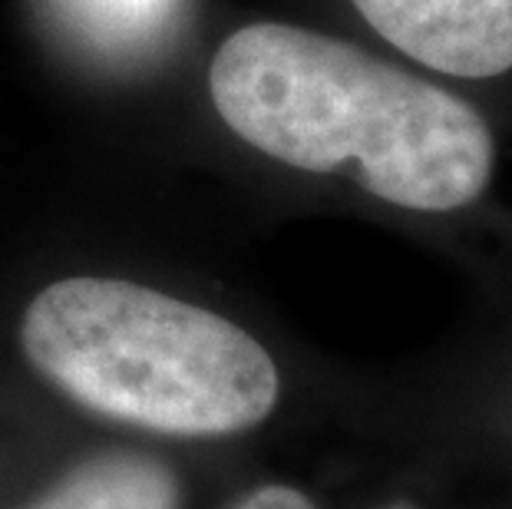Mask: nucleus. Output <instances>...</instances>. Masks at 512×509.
Segmentation results:
<instances>
[{
    "label": "nucleus",
    "instance_id": "obj_1",
    "mask_svg": "<svg viewBox=\"0 0 512 509\" xmlns=\"http://www.w3.org/2000/svg\"><path fill=\"white\" fill-rule=\"evenodd\" d=\"M209 90L225 126L258 153L304 172L351 169L400 209H463L493 176V133L470 103L328 34L235 30Z\"/></svg>",
    "mask_w": 512,
    "mask_h": 509
},
{
    "label": "nucleus",
    "instance_id": "obj_2",
    "mask_svg": "<svg viewBox=\"0 0 512 509\" xmlns=\"http://www.w3.org/2000/svg\"><path fill=\"white\" fill-rule=\"evenodd\" d=\"M30 364L70 400L169 437H228L275 410L278 367L215 311L116 278H63L20 324Z\"/></svg>",
    "mask_w": 512,
    "mask_h": 509
},
{
    "label": "nucleus",
    "instance_id": "obj_3",
    "mask_svg": "<svg viewBox=\"0 0 512 509\" xmlns=\"http://www.w3.org/2000/svg\"><path fill=\"white\" fill-rule=\"evenodd\" d=\"M387 43L466 80L512 70V0H354Z\"/></svg>",
    "mask_w": 512,
    "mask_h": 509
},
{
    "label": "nucleus",
    "instance_id": "obj_4",
    "mask_svg": "<svg viewBox=\"0 0 512 509\" xmlns=\"http://www.w3.org/2000/svg\"><path fill=\"white\" fill-rule=\"evenodd\" d=\"M27 509H179V483L143 453H106L80 463Z\"/></svg>",
    "mask_w": 512,
    "mask_h": 509
},
{
    "label": "nucleus",
    "instance_id": "obj_5",
    "mask_svg": "<svg viewBox=\"0 0 512 509\" xmlns=\"http://www.w3.org/2000/svg\"><path fill=\"white\" fill-rule=\"evenodd\" d=\"M53 10L90 47L129 57L159 47L176 30L182 0H53Z\"/></svg>",
    "mask_w": 512,
    "mask_h": 509
},
{
    "label": "nucleus",
    "instance_id": "obj_6",
    "mask_svg": "<svg viewBox=\"0 0 512 509\" xmlns=\"http://www.w3.org/2000/svg\"><path fill=\"white\" fill-rule=\"evenodd\" d=\"M232 509H314V503L304 493L291 490V486H261V490L248 493Z\"/></svg>",
    "mask_w": 512,
    "mask_h": 509
},
{
    "label": "nucleus",
    "instance_id": "obj_7",
    "mask_svg": "<svg viewBox=\"0 0 512 509\" xmlns=\"http://www.w3.org/2000/svg\"><path fill=\"white\" fill-rule=\"evenodd\" d=\"M384 509H417V506H410V503H394V506H384Z\"/></svg>",
    "mask_w": 512,
    "mask_h": 509
}]
</instances>
